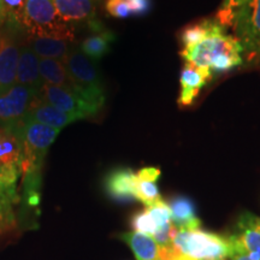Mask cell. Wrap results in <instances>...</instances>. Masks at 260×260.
<instances>
[{
    "mask_svg": "<svg viewBox=\"0 0 260 260\" xmlns=\"http://www.w3.org/2000/svg\"><path fill=\"white\" fill-rule=\"evenodd\" d=\"M38 96L60 111L75 116L77 119H86L95 116L82 98L71 89L44 83Z\"/></svg>",
    "mask_w": 260,
    "mask_h": 260,
    "instance_id": "obj_9",
    "label": "cell"
},
{
    "mask_svg": "<svg viewBox=\"0 0 260 260\" xmlns=\"http://www.w3.org/2000/svg\"><path fill=\"white\" fill-rule=\"evenodd\" d=\"M146 210L151 214V217L153 218L155 224H157L158 229L171 222L170 207H169V204L165 203L162 199L154 203L153 205H151V206L146 207Z\"/></svg>",
    "mask_w": 260,
    "mask_h": 260,
    "instance_id": "obj_26",
    "label": "cell"
},
{
    "mask_svg": "<svg viewBox=\"0 0 260 260\" xmlns=\"http://www.w3.org/2000/svg\"><path fill=\"white\" fill-rule=\"evenodd\" d=\"M5 21V12H4V6H3V0H0V27L4 23Z\"/></svg>",
    "mask_w": 260,
    "mask_h": 260,
    "instance_id": "obj_32",
    "label": "cell"
},
{
    "mask_svg": "<svg viewBox=\"0 0 260 260\" xmlns=\"http://www.w3.org/2000/svg\"><path fill=\"white\" fill-rule=\"evenodd\" d=\"M25 2H27V0H3V6H4L5 12V21L16 22V23L21 25L22 18H23L24 14Z\"/></svg>",
    "mask_w": 260,
    "mask_h": 260,
    "instance_id": "obj_27",
    "label": "cell"
},
{
    "mask_svg": "<svg viewBox=\"0 0 260 260\" xmlns=\"http://www.w3.org/2000/svg\"><path fill=\"white\" fill-rule=\"evenodd\" d=\"M241 54L242 47L234 35H228L226 31L211 35L194 46L184 47L181 52L186 63L195 68L210 69V64L220 54Z\"/></svg>",
    "mask_w": 260,
    "mask_h": 260,
    "instance_id": "obj_7",
    "label": "cell"
},
{
    "mask_svg": "<svg viewBox=\"0 0 260 260\" xmlns=\"http://www.w3.org/2000/svg\"><path fill=\"white\" fill-rule=\"evenodd\" d=\"M212 79V73L206 68H195L186 63L181 73V92L178 98L180 106H189L198 96L207 81Z\"/></svg>",
    "mask_w": 260,
    "mask_h": 260,
    "instance_id": "obj_13",
    "label": "cell"
},
{
    "mask_svg": "<svg viewBox=\"0 0 260 260\" xmlns=\"http://www.w3.org/2000/svg\"><path fill=\"white\" fill-rule=\"evenodd\" d=\"M135 198L136 200L145 205L146 207L151 206L157 201L161 200L157 183L153 181L141 180L136 177L135 180Z\"/></svg>",
    "mask_w": 260,
    "mask_h": 260,
    "instance_id": "obj_22",
    "label": "cell"
},
{
    "mask_svg": "<svg viewBox=\"0 0 260 260\" xmlns=\"http://www.w3.org/2000/svg\"><path fill=\"white\" fill-rule=\"evenodd\" d=\"M132 226L133 229H134V232L145 234V235H148L151 237H153L154 234L157 233L158 230L157 224H155L147 210L138 212L134 217H133Z\"/></svg>",
    "mask_w": 260,
    "mask_h": 260,
    "instance_id": "obj_24",
    "label": "cell"
},
{
    "mask_svg": "<svg viewBox=\"0 0 260 260\" xmlns=\"http://www.w3.org/2000/svg\"><path fill=\"white\" fill-rule=\"evenodd\" d=\"M248 0H223L216 19L224 27H230L235 12Z\"/></svg>",
    "mask_w": 260,
    "mask_h": 260,
    "instance_id": "obj_25",
    "label": "cell"
},
{
    "mask_svg": "<svg viewBox=\"0 0 260 260\" xmlns=\"http://www.w3.org/2000/svg\"><path fill=\"white\" fill-rule=\"evenodd\" d=\"M22 28L28 38H61L74 41V25L65 23L52 0H27Z\"/></svg>",
    "mask_w": 260,
    "mask_h": 260,
    "instance_id": "obj_3",
    "label": "cell"
},
{
    "mask_svg": "<svg viewBox=\"0 0 260 260\" xmlns=\"http://www.w3.org/2000/svg\"><path fill=\"white\" fill-rule=\"evenodd\" d=\"M105 9L115 18H128L133 16L126 0H106Z\"/></svg>",
    "mask_w": 260,
    "mask_h": 260,
    "instance_id": "obj_28",
    "label": "cell"
},
{
    "mask_svg": "<svg viewBox=\"0 0 260 260\" xmlns=\"http://www.w3.org/2000/svg\"><path fill=\"white\" fill-rule=\"evenodd\" d=\"M136 177L141 178V180H148L157 182L158 178L160 177V170L158 168L148 167V168H142L141 170L136 172Z\"/></svg>",
    "mask_w": 260,
    "mask_h": 260,
    "instance_id": "obj_30",
    "label": "cell"
},
{
    "mask_svg": "<svg viewBox=\"0 0 260 260\" xmlns=\"http://www.w3.org/2000/svg\"><path fill=\"white\" fill-rule=\"evenodd\" d=\"M22 130L0 128V189L12 203L19 205L18 180L23 168Z\"/></svg>",
    "mask_w": 260,
    "mask_h": 260,
    "instance_id": "obj_4",
    "label": "cell"
},
{
    "mask_svg": "<svg viewBox=\"0 0 260 260\" xmlns=\"http://www.w3.org/2000/svg\"><path fill=\"white\" fill-rule=\"evenodd\" d=\"M12 200L0 189V233L8 232L17 225V217Z\"/></svg>",
    "mask_w": 260,
    "mask_h": 260,
    "instance_id": "obj_23",
    "label": "cell"
},
{
    "mask_svg": "<svg viewBox=\"0 0 260 260\" xmlns=\"http://www.w3.org/2000/svg\"><path fill=\"white\" fill-rule=\"evenodd\" d=\"M37 96L34 90L18 83L0 93V128L23 129L29 109Z\"/></svg>",
    "mask_w": 260,
    "mask_h": 260,
    "instance_id": "obj_8",
    "label": "cell"
},
{
    "mask_svg": "<svg viewBox=\"0 0 260 260\" xmlns=\"http://www.w3.org/2000/svg\"><path fill=\"white\" fill-rule=\"evenodd\" d=\"M52 3L65 23H88L96 18L94 0H52Z\"/></svg>",
    "mask_w": 260,
    "mask_h": 260,
    "instance_id": "obj_16",
    "label": "cell"
},
{
    "mask_svg": "<svg viewBox=\"0 0 260 260\" xmlns=\"http://www.w3.org/2000/svg\"><path fill=\"white\" fill-rule=\"evenodd\" d=\"M63 63L74 83L75 93L79 94L96 115L103 109L106 95L95 61L84 56L80 50L73 48Z\"/></svg>",
    "mask_w": 260,
    "mask_h": 260,
    "instance_id": "obj_2",
    "label": "cell"
},
{
    "mask_svg": "<svg viewBox=\"0 0 260 260\" xmlns=\"http://www.w3.org/2000/svg\"><path fill=\"white\" fill-rule=\"evenodd\" d=\"M234 252H243L260 260V218L252 213H243L237 224V233L229 237Z\"/></svg>",
    "mask_w": 260,
    "mask_h": 260,
    "instance_id": "obj_10",
    "label": "cell"
},
{
    "mask_svg": "<svg viewBox=\"0 0 260 260\" xmlns=\"http://www.w3.org/2000/svg\"><path fill=\"white\" fill-rule=\"evenodd\" d=\"M233 254L229 237L201 229L177 230L171 245L159 249V260H228Z\"/></svg>",
    "mask_w": 260,
    "mask_h": 260,
    "instance_id": "obj_1",
    "label": "cell"
},
{
    "mask_svg": "<svg viewBox=\"0 0 260 260\" xmlns=\"http://www.w3.org/2000/svg\"><path fill=\"white\" fill-rule=\"evenodd\" d=\"M87 24L93 32L89 37L83 39L80 45V51L84 56L95 61L102 59L104 56L109 53L111 42L115 41L116 37L112 31L104 28L102 22L98 21L96 18L88 22Z\"/></svg>",
    "mask_w": 260,
    "mask_h": 260,
    "instance_id": "obj_14",
    "label": "cell"
},
{
    "mask_svg": "<svg viewBox=\"0 0 260 260\" xmlns=\"http://www.w3.org/2000/svg\"><path fill=\"white\" fill-rule=\"evenodd\" d=\"M230 27L241 44L243 59L260 65V0L246 2L235 12Z\"/></svg>",
    "mask_w": 260,
    "mask_h": 260,
    "instance_id": "obj_5",
    "label": "cell"
},
{
    "mask_svg": "<svg viewBox=\"0 0 260 260\" xmlns=\"http://www.w3.org/2000/svg\"><path fill=\"white\" fill-rule=\"evenodd\" d=\"M16 83L28 87L37 94H39L44 86V81L40 75V58L34 53L27 41L22 45L19 53Z\"/></svg>",
    "mask_w": 260,
    "mask_h": 260,
    "instance_id": "obj_12",
    "label": "cell"
},
{
    "mask_svg": "<svg viewBox=\"0 0 260 260\" xmlns=\"http://www.w3.org/2000/svg\"><path fill=\"white\" fill-rule=\"evenodd\" d=\"M27 35L18 23L4 21L0 27V93L16 83L22 45Z\"/></svg>",
    "mask_w": 260,
    "mask_h": 260,
    "instance_id": "obj_6",
    "label": "cell"
},
{
    "mask_svg": "<svg viewBox=\"0 0 260 260\" xmlns=\"http://www.w3.org/2000/svg\"><path fill=\"white\" fill-rule=\"evenodd\" d=\"M25 121H32L41 123L54 129H61L64 126L71 124L75 121H79L76 117L70 113L63 112L57 107L45 103L40 98L37 96L29 109Z\"/></svg>",
    "mask_w": 260,
    "mask_h": 260,
    "instance_id": "obj_15",
    "label": "cell"
},
{
    "mask_svg": "<svg viewBox=\"0 0 260 260\" xmlns=\"http://www.w3.org/2000/svg\"><path fill=\"white\" fill-rule=\"evenodd\" d=\"M133 16H145L152 9V0H126Z\"/></svg>",
    "mask_w": 260,
    "mask_h": 260,
    "instance_id": "obj_29",
    "label": "cell"
},
{
    "mask_svg": "<svg viewBox=\"0 0 260 260\" xmlns=\"http://www.w3.org/2000/svg\"><path fill=\"white\" fill-rule=\"evenodd\" d=\"M119 237L130 247L136 260H159V248L153 237L138 232L124 233Z\"/></svg>",
    "mask_w": 260,
    "mask_h": 260,
    "instance_id": "obj_19",
    "label": "cell"
},
{
    "mask_svg": "<svg viewBox=\"0 0 260 260\" xmlns=\"http://www.w3.org/2000/svg\"><path fill=\"white\" fill-rule=\"evenodd\" d=\"M169 207L171 211V222L177 230L200 229V219L195 212L194 203L189 198L183 195L172 198Z\"/></svg>",
    "mask_w": 260,
    "mask_h": 260,
    "instance_id": "obj_17",
    "label": "cell"
},
{
    "mask_svg": "<svg viewBox=\"0 0 260 260\" xmlns=\"http://www.w3.org/2000/svg\"><path fill=\"white\" fill-rule=\"evenodd\" d=\"M136 172L129 168L113 169L104 180L105 193L117 203H132L135 198Z\"/></svg>",
    "mask_w": 260,
    "mask_h": 260,
    "instance_id": "obj_11",
    "label": "cell"
},
{
    "mask_svg": "<svg viewBox=\"0 0 260 260\" xmlns=\"http://www.w3.org/2000/svg\"><path fill=\"white\" fill-rule=\"evenodd\" d=\"M40 75L44 83L52 86L63 87L74 90V83L63 60L51 59V58H40Z\"/></svg>",
    "mask_w": 260,
    "mask_h": 260,
    "instance_id": "obj_20",
    "label": "cell"
},
{
    "mask_svg": "<svg viewBox=\"0 0 260 260\" xmlns=\"http://www.w3.org/2000/svg\"><path fill=\"white\" fill-rule=\"evenodd\" d=\"M228 260H255V259L251 258V256L247 255L246 253L243 252H234V254Z\"/></svg>",
    "mask_w": 260,
    "mask_h": 260,
    "instance_id": "obj_31",
    "label": "cell"
},
{
    "mask_svg": "<svg viewBox=\"0 0 260 260\" xmlns=\"http://www.w3.org/2000/svg\"><path fill=\"white\" fill-rule=\"evenodd\" d=\"M27 44L39 58L64 60L73 50V42L61 38H28Z\"/></svg>",
    "mask_w": 260,
    "mask_h": 260,
    "instance_id": "obj_18",
    "label": "cell"
},
{
    "mask_svg": "<svg viewBox=\"0 0 260 260\" xmlns=\"http://www.w3.org/2000/svg\"><path fill=\"white\" fill-rule=\"evenodd\" d=\"M225 27L219 23L216 18L213 19H203L191 25H188L183 29L181 34V41L184 47L194 46L200 41L205 40L211 35L218 34V32L225 31Z\"/></svg>",
    "mask_w": 260,
    "mask_h": 260,
    "instance_id": "obj_21",
    "label": "cell"
}]
</instances>
